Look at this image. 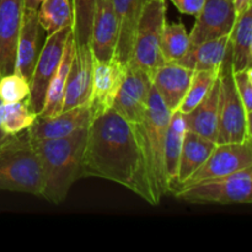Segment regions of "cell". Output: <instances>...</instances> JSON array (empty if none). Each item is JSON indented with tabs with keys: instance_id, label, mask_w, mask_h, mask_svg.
<instances>
[{
	"instance_id": "cell-1",
	"label": "cell",
	"mask_w": 252,
	"mask_h": 252,
	"mask_svg": "<svg viewBox=\"0 0 252 252\" xmlns=\"http://www.w3.org/2000/svg\"><path fill=\"white\" fill-rule=\"evenodd\" d=\"M81 177L110 180L134 192L150 206L159 204L150 187L137 128L113 107L89 123Z\"/></svg>"
},
{
	"instance_id": "cell-2",
	"label": "cell",
	"mask_w": 252,
	"mask_h": 252,
	"mask_svg": "<svg viewBox=\"0 0 252 252\" xmlns=\"http://www.w3.org/2000/svg\"><path fill=\"white\" fill-rule=\"evenodd\" d=\"M86 130L88 128H84L69 137L58 139L32 140L43 175L42 198L53 204H61L71 186L81 177Z\"/></svg>"
},
{
	"instance_id": "cell-3",
	"label": "cell",
	"mask_w": 252,
	"mask_h": 252,
	"mask_svg": "<svg viewBox=\"0 0 252 252\" xmlns=\"http://www.w3.org/2000/svg\"><path fill=\"white\" fill-rule=\"evenodd\" d=\"M171 113L152 84L147 115L142 123L134 126L139 137L150 187L158 203H160L162 197L170 193L165 170V139Z\"/></svg>"
},
{
	"instance_id": "cell-4",
	"label": "cell",
	"mask_w": 252,
	"mask_h": 252,
	"mask_svg": "<svg viewBox=\"0 0 252 252\" xmlns=\"http://www.w3.org/2000/svg\"><path fill=\"white\" fill-rule=\"evenodd\" d=\"M43 175L39 158L27 132L14 135L0 148V191L41 197Z\"/></svg>"
},
{
	"instance_id": "cell-5",
	"label": "cell",
	"mask_w": 252,
	"mask_h": 252,
	"mask_svg": "<svg viewBox=\"0 0 252 252\" xmlns=\"http://www.w3.org/2000/svg\"><path fill=\"white\" fill-rule=\"evenodd\" d=\"M252 140L251 122L236 91L231 68V49L219 71V110L217 144Z\"/></svg>"
},
{
	"instance_id": "cell-6",
	"label": "cell",
	"mask_w": 252,
	"mask_h": 252,
	"mask_svg": "<svg viewBox=\"0 0 252 252\" xmlns=\"http://www.w3.org/2000/svg\"><path fill=\"white\" fill-rule=\"evenodd\" d=\"M179 199L196 204H250L252 201V167L228 176L206 180L175 192Z\"/></svg>"
},
{
	"instance_id": "cell-7",
	"label": "cell",
	"mask_w": 252,
	"mask_h": 252,
	"mask_svg": "<svg viewBox=\"0 0 252 252\" xmlns=\"http://www.w3.org/2000/svg\"><path fill=\"white\" fill-rule=\"evenodd\" d=\"M166 22V0H145L135 29L132 58L148 74L165 64L160 52L161 34Z\"/></svg>"
},
{
	"instance_id": "cell-8",
	"label": "cell",
	"mask_w": 252,
	"mask_h": 252,
	"mask_svg": "<svg viewBox=\"0 0 252 252\" xmlns=\"http://www.w3.org/2000/svg\"><path fill=\"white\" fill-rule=\"evenodd\" d=\"M71 31V26H65L52 34H48L46 41L43 42L30 79V96L27 100L30 108L37 115H39L43 108L47 88L58 69L64 47Z\"/></svg>"
},
{
	"instance_id": "cell-9",
	"label": "cell",
	"mask_w": 252,
	"mask_h": 252,
	"mask_svg": "<svg viewBox=\"0 0 252 252\" xmlns=\"http://www.w3.org/2000/svg\"><path fill=\"white\" fill-rule=\"evenodd\" d=\"M127 65L116 56L108 59H96L93 57V75L88 100L91 120L113 107L127 71Z\"/></svg>"
},
{
	"instance_id": "cell-10",
	"label": "cell",
	"mask_w": 252,
	"mask_h": 252,
	"mask_svg": "<svg viewBox=\"0 0 252 252\" xmlns=\"http://www.w3.org/2000/svg\"><path fill=\"white\" fill-rule=\"evenodd\" d=\"M248 167H252V140L217 144L204 164L177 189L206 180L228 176Z\"/></svg>"
},
{
	"instance_id": "cell-11",
	"label": "cell",
	"mask_w": 252,
	"mask_h": 252,
	"mask_svg": "<svg viewBox=\"0 0 252 252\" xmlns=\"http://www.w3.org/2000/svg\"><path fill=\"white\" fill-rule=\"evenodd\" d=\"M152 80L147 71L128 62L125 79L117 94L113 108L132 125L144 121L148 110Z\"/></svg>"
},
{
	"instance_id": "cell-12",
	"label": "cell",
	"mask_w": 252,
	"mask_h": 252,
	"mask_svg": "<svg viewBox=\"0 0 252 252\" xmlns=\"http://www.w3.org/2000/svg\"><path fill=\"white\" fill-rule=\"evenodd\" d=\"M194 17L196 22L189 33L191 46L231 34L236 24L233 0H204L203 6Z\"/></svg>"
},
{
	"instance_id": "cell-13",
	"label": "cell",
	"mask_w": 252,
	"mask_h": 252,
	"mask_svg": "<svg viewBox=\"0 0 252 252\" xmlns=\"http://www.w3.org/2000/svg\"><path fill=\"white\" fill-rule=\"evenodd\" d=\"M90 121L91 115L88 105L78 106L70 110L62 111L59 115L52 117L37 115L34 122L26 132L31 140L58 139L88 128Z\"/></svg>"
},
{
	"instance_id": "cell-14",
	"label": "cell",
	"mask_w": 252,
	"mask_h": 252,
	"mask_svg": "<svg viewBox=\"0 0 252 252\" xmlns=\"http://www.w3.org/2000/svg\"><path fill=\"white\" fill-rule=\"evenodd\" d=\"M24 0H0V76L15 71Z\"/></svg>"
},
{
	"instance_id": "cell-15",
	"label": "cell",
	"mask_w": 252,
	"mask_h": 252,
	"mask_svg": "<svg viewBox=\"0 0 252 252\" xmlns=\"http://www.w3.org/2000/svg\"><path fill=\"white\" fill-rule=\"evenodd\" d=\"M43 32V29L37 19V10L24 7L19 38H17L15 71L21 74L29 81L43 46L42 43Z\"/></svg>"
},
{
	"instance_id": "cell-16",
	"label": "cell",
	"mask_w": 252,
	"mask_h": 252,
	"mask_svg": "<svg viewBox=\"0 0 252 252\" xmlns=\"http://www.w3.org/2000/svg\"><path fill=\"white\" fill-rule=\"evenodd\" d=\"M194 71L175 63H165L150 74L153 86L171 112L179 110Z\"/></svg>"
},
{
	"instance_id": "cell-17",
	"label": "cell",
	"mask_w": 252,
	"mask_h": 252,
	"mask_svg": "<svg viewBox=\"0 0 252 252\" xmlns=\"http://www.w3.org/2000/svg\"><path fill=\"white\" fill-rule=\"evenodd\" d=\"M118 39V25L112 0H96L90 33V49L96 59L115 56Z\"/></svg>"
},
{
	"instance_id": "cell-18",
	"label": "cell",
	"mask_w": 252,
	"mask_h": 252,
	"mask_svg": "<svg viewBox=\"0 0 252 252\" xmlns=\"http://www.w3.org/2000/svg\"><path fill=\"white\" fill-rule=\"evenodd\" d=\"M93 75V53L90 46L75 47L73 62L66 79L62 111L88 105Z\"/></svg>"
},
{
	"instance_id": "cell-19",
	"label": "cell",
	"mask_w": 252,
	"mask_h": 252,
	"mask_svg": "<svg viewBox=\"0 0 252 252\" xmlns=\"http://www.w3.org/2000/svg\"><path fill=\"white\" fill-rule=\"evenodd\" d=\"M145 0H112L118 25V39L115 56L128 64L132 58L135 29Z\"/></svg>"
},
{
	"instance_id": "cell-20",
	"label": "cell",
	"mask_w": 252,
	"mask_h": 252,
	"mask_svg": "<svg viewBox=\"0 0 252 252\" xmlns=\"http://www.w3.org/2000/svg\"><path fill=\"white\" fill-rule=\"evenodd\" d=\"M231 34L209 39L189 47L187 53L175 63L191 70H219L231 49Z\"/></svg>"
},
{
	"instance_id": "cell-21",
	"label": "cell",
	"mask_w": 252,
	"mask_h": 252,
	"mask_svg": "<svg viewBox=\"0 0 252 252\" xmlns=\"http://www.w3.org/2000/svg\"><path fill=\"white\" fill-rule=\"evenodd\" d=\"M219 78L209 90L208 95L191 112L185 113L187 130L217 143L218 137Z\"/></svg>"
},
{
	"instance_id": "cell-22",
	"label": "cell",
	"mask_w": 252,
	"mask_h": 252,
	"mask_svg": "<svg viewBox=\"0 0 252 252\" xmlns=\"http://www.w3.org/2000/svg\"><path fill=\"white\" fill-rule=\"evenodd\" d=\"M216 145V142H212L191 130H187L184 143H182L181 153H180L177 182L174 192L181 186L182 182L186 181L193 172H196L204 164Z\"/></svg>"
},
{
	"instance_id": "cell-23",
	"label": "cell",
	"mask_w": 252,
	"mask_h": 252,
	"mask_svg": "<svg viewBox=\"0 0 252 252\" xmlns=\"http://www.w3.org/2000/svg\"><path fill=\"white\" fill-rule=\"evenodd\" d=\"M74 54H75V41H74L73 33H70L65 43V47H64L58 69H57L56 74H54L53 78L49 81V85L47 88L46 98H44L43 108H42L38 116L52 117V116H57L62 112L66 79H68V74L69 70H70Z\"/></svg>"
},
{
	"instance_id": "cell-24",
	"label": "cell",
	"mask_w": 252,
	"mask_h": 252,
	"mask_svg": "<svg viewBox=\"0 0 252 252\" xmlns=\"http://www.w3.org/2000/svg\"><path fill=\"white\" fill-rule=\"evenodd\" d=\"M186 132L187 126L184 113L180 111H174L170 117L166 130V139H165V170H166L167 181H169L170 193H172L176 187L180 153H181Z\"/></svg>"
},
{
	"instance_id": "cell-25",
	"label": "cell",
	"mask_w": 252,
	"mask_h": 252,
	"mask_svg": "<svg viewBox=\"0 0 252 252\" xmlns=\"http://www.w3.org/2000/svg\"><path fill=\"white\" fill-rule=\"evenodd\" d=\"M231 68L240 71L252 66V12L251 6L236 19L231 32Z\"/></svg>"
},
{
	"instance_id": "cell-26",
	"label": "cell",
	"mask_w": 252,
	"mask_h": 252,
	"mask_svg": "<svg viewBox=\"0 0 252 252\" xmlns=\"http://www.w3.org/2000/svg\"><path fill=\"white\" fill-rule=\"evenodd\" d=\"M37 19L47 36L63 27L71 26V0H42L37 7Z\"/></svg>"
},
{
	"instance_id": "cell-27",
	"label": "cell",
	"mask_w": 252,
	"mask_h": 252,
	"mask_svg": "<svg viewBox=\"0 0 252 252\" xmlns=\"http://www.w3.org/2000/svg\"><path fill=\"white\" fill-rule=\"evenodd\" d=\"M191 47L189 34L182 22H165L160 52L165 63L181 59Z\"/></svg>"
},
{
	"instance_id": "cell-28",
	"label": "cell",
	"mask_w": 252,
	"mask_h": 252,
	"mask_svg": "<svg viewBox=\"0 0 252 252\" xmlns=\"http://www.w3.org/2000/svg\"><path fill=\"white\" fill-rule=\"evenodd\" d=\"M37 113L30 108L29 101L4 103L0 101V125L9 135H17L29 129L34 122Z\"/></svg>"
},
{
	"instance_id": "cell-29",
	"label": "cell",
	"mask_w": 252,
	"mask_h": 252,
	"mask_svg": "<svg viewBox=\"0 0 252 252\" xmlns=\"http://www.w3.org/2000/svg\"><path fill=\"white\" fill-rule=\"evenodd\" d=\"M71 6H73L71 33L75 41V47L90 46L91 25H93L96 0H71Z\"/></svg>"
},
{
	"instance_id": "cell-30",
	"label": "cell",
	"mask_w": 252,
	"mask_h": 252,
	"mask_svg": "<svg viewBox=\"0 0 252 252\" xmlns=\"http://www.w3.org/2000/svg\"><path fill=\"white\" fill-rule=\"evenodd\" d=\"M219 70H197L194 71L187 94L185 95L179 110L181 113H189L196 107L197 105L203 101V98L208 95L209 90L219 78Z\"/></svg>"
},
{
	"instance_id": "cell-31",
	"label": "cell",
	"mask_w": 252,
	"mask_h": 252,
	"mask_svg": "<svg viewBox=\"0 0 252 252\" xmlns=\"http://www.w3.org/2000/svg\"><path fill=\"white\" fill-rule=\"evenodd\" d=\"M30 81L21 74L14 73L0 76V101L4 103L29 100Z\"/></svg>"
},
{
	"instance_id": "cell-32",
	"label": "cell",
	"mask_w": 252,
	"mask_h": 252,
	"mask_svg": "<svg viewBox=\"0 0 252 252\" xmlns=\"http://www.w3.org/2000/svg\"><path fill=\"white\" fill-rule=\"evenodd\" d=\"M234 83L240 97L246 117L251 122L252 115V66L240 71H233Z\"/></svg>"
},
{
	"instance_id": "cell-33",
	"label": "cell",
	"mask_w": 252,
	"mask_h": 252,
	"mask_svg": "<svg viewBox=\"0 0 252 252\" xmlns=\"http://www.w3.org/2000/svg\"><path fill=\"white\" fill-rule=\"evenodd\" d=\"M181 14L196 16L202 9L204 0H170Z\"/></svg>"
},
{
	"instance_id": "cell-34",
	"label": "cell",
	"mask_w": 252,
	"mask_h": 252,
	"mask_svg": "<svg viewBox=\"0 0 252 252\" xmlns=\"http://www.w3.org/2000/svg\"><path fill=\"white\" fill-rule=\"evenodd\" d=\"M234 9H235L236 19L245 11L246 9L251 6V0H233Z\"/></svg>"
},
{
	"instance_id": "cell-35",
	"label": "cell",
	"mask_w": 252,
	"mask_h": 252,
	"mask_svg": "<svg viewBox=\"0 0 252 252\" xmlns=\"http://www.w3.org/2000/svg\"><path fill=\"white\" fill-rule=\"evenodd\" d=\"M41 1L42 0H24V7H26V9L37 10V7L41 4Z\"/></svg>"
},
{
	"instance_id": "cell-36",
	"label": "cell",
	"mask_w": 252,
	"mask_h": 252,
	"mask_svg": "<svg viewBox=\"0 0 252 252\" xmlns=\"http://www.w3.org/2000/svg\"><path fill=\"white\" fill-rule=\"evenodd\" d=\"M12 137H14V135L6 134V133L4 132V129L1 128V125H0V148H1L4 144H6Z\"/></svg>"
}]
</instances>
